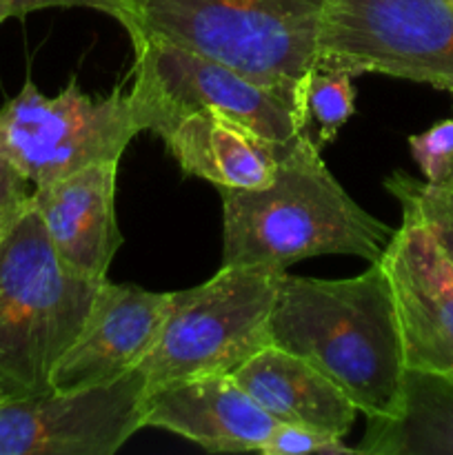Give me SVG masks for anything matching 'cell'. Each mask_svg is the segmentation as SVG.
<instances>
[{
	"mask_svg": "<svg viewBox=\"0 0 453 455\" xmlns=\"http://www.w3.org/2000/svg\"><path fill=\"white\" fill-rule=\"evenodd\" d=\"M4 20H9V16H7V12H4V9L0 7V25H3Z\"/></svg>",
	"mask_w": 453,
	"mask_h": 455,
	"instance_id": "24",
	"label": "cell"
},
{
	"mask_svg": "<svg viewBox=\"0 0 453 455\" xmlns=\"http://www.w3.org/2000/svg\"><path fill=\"white\" fill-rule=\"evenodd\" d=\"M0 7L7 12L9 18H22L31 12L52 7H89L115 16L118 0H0Z\"/></svg>",
	"mask_w": 453,
	"mask_h": 455,
	"instance_id": "22",
	"label": "cell"
},
{
	"mask_svg": "<svg viewBox=\"0 0 453 455\" xmlns=\"http://www.w3.org/2000/svg\"><path fill=\"white\" fill-rule=\"evenodd\" d=\"M386 191L400 203L402 216L416 218L438 240L442 251L453 262V189L416 180L402 172L391 173L385 180Z\"/></svg>",
	"mask_w": 453,
	"mask_h": 455,
	"instance_id": "17",
	"label": "cell"
},
{
	"mask_svg": "<svg viewBox=\"0 0 453 455\" xmlns=\"http://www.w3.org/2000/svg\"><path fill=\"white\" fill-rule=\"evenodd\" d=\"M367 455H453V371L404 369L395 416L369 418Z\"/></svg>",
	"mask_w": 453,
	"mask_h": 455,
	"instance_id": "16",
	"label": "cell"
},
{
	"mask_svg": "<svg viewBox=\"0 0 453 455\" xmlns=\"http://www.w3.org/2000/svg\"><path fill=\"white\" fill-rule=\"evenodd\" d=\"M409 147L425 180L442 185L453 164V118L442 120L416 136H409Z\"/></svg>",
	"mask_w": 453,
	"mask_h": 455,
	"instance_id": "19",
	"label": "cell"
},
{
	"mask_svg": "<svg viewBox=\"0 0 453 455\" xmlns=\"http://www.w3.org/2000/svg\"><path fill=\"white\" fill-rule=\"evenodd\" d=\"M442 185L451 187V189H453V164H451V169H449V173H447V178H444Z\"/></svg>",
	"mask_w": 453,
	"mask_h": 455,
	"instance_id": "23",
	"label": "cell"
},
{
	"mask_svg": "<svg viewBox=\"0 0 453 455\" xmlns=\"http://www.w3.org/2000/svg\"><path fill=\"white\" fill-rule=\"evenodd\" d=\"M278 422L229 373L145 394V427L171 431L211 453L260 451Z\"/></svg>",
	"mask_w": 453,
	"mask_h": 455,
	"instance_id": "13",
	"label": "cell"
},
{
	"mask_svg": "<svg viewBox=\"0 0 453 455\" xmlns=\"http://www.w3.org/2000/svg\"><path fill=\"white\" fill-rule=\"evenodd\" d=\"M140 369L78 391L0 398V455H114L145 427Z\"/></svg>",
	"mask_w": 453,
	"mask_h": 455,
	"instance_id": "9",
	"label": "cell"
},
{
	"mask_svg": "<svg viewBox=\"0 0 453 455\" xmlns=\"http://www.w3.org/2000/svg\"><path fill=\"white\" fill-rule=\"evenodd\" d=\"M133 53L129 96L145 132L160 136L182 116L209 107L240 118L275 142H291L306 132V83L298 89L262 84L211 58L155 40H138Z\"/></svg>",
	"mask_w": 453,
	"mask_h": 455,
	"instance_id": "7",
	"label": "cell"
},
{
	"mask_svg": "<svg viewBox=\"0 0 453 455\" xmlns=\"http://www.w3.org/2000/svg\"><path fill=\"white\" fill-rule=\"evenodd\" d=\"M355 109L354 76L314 65L306 78V114L318 124L315 147L322 149L349 123Z\"/></svg>",
	"mask_w": 453,
	"mask_h": 455,
	"instance_id": "18",
	"label": "cell"
},
{
	"mask_svg": "<svg viewBox=\"0 0 453 455\" xmlns=\"http://www.w3.org/2000/svg\"><path fill=\"white\" fill-rule=\"evenodd\" d=\"M222 265L284 271L327 253L378 262L393 229L364 212L333 178L314 138L302 132L258 189H220Z\"/></svg>",
	"mask_w": 453,
	"mask_h": 455,
	"instance_id": "2",
	"label": "cell"
},
{
	"mask_svg": "<svg viewBox=\"0 0 453 455\" xmlns=\"http://www.w3.org/2000/svg\"><path fill=\"white\" fill-rule=\"evenodd\" d=\"M160 138L187 176L203 178L218 189L269 185L293 142L271 140L251 124L213 107L182 116Z\"/></svg>",
	"mask_w": 453,
	"mask_h": 455,
	"instance_id": "14",
	"label": "cell"
},
{
	"mask_svg": "<svg viewBox=\"0 0 453 455\" xmlns=\"http://www.w3.org/2000/svg\"><path fill=\"white\" fill-rule=\"evenodd\" d=\"M167 305L169 293L105 280L83 331L53 369L52 389H89L136 371L155 345Z\"/></svg>",
	"mask_w": 453,
	"mask_h": 455,
	"instance_id": "11",
	"label": "cell"
},
{
	"mask_svg": "<svg viewBox=\"0 0 453 455\" xmlns=\"http://www.w3.org/2000/svg\"><path fill=\"white\" fill-rule=\"evenodd\" d=\"M324 0H118L131 43L155 40L274 87H305Z\"/></svg>",
	"mask_w": 453,
	"mask_h": 455,
	"instance_id": "3",
	"label": "cell"
},
{
	"mask_svg": "<svg viewBox=\"0 0 453 455\" xmlns=\"http://www.w3.org/2000/svg\"><path fill=\"white\" fill-rule=\"evenodd\" d=\"M231 376L275 422L338 438H345L355 422L358 409L340 387L314 364L275 345L258 351Z\"/></svg>",
	"mask_w": 453,
	"mask_h": 455,
	"instance_id": "15",
	"label": "cell"
},
{
	"mask_svg": "<svg viewBox=\"0 0 453 455\" xmlns=\"http://www.w3.org/2000/svg\"><path fill=\"white\" fill-rule=\"evenodd\" d=\"M145 132L136 102L115 87L89 96L76 78L58 96L31 80L0 107V156L43 187L96 163L120 160L133 136Z\"/></svg>",
	"mask_w": 453,
	"mask_h": 455,
	"instance_id": "6",
	"label": "cell"
},
{
	"mask_svg": "<svg viewBox=\"0 0 453 455\" xmlns=\"http://www.w3.org/2000/svg\"><path fill=\"white\" fill-rule=\"evenodd\" d=\"M31 191L29 180L0 156V240L29 204Z\"/></svg>",
	"mask_w": 453,
	"mask_h": 455,
	"instance_id": "21",
	"label": "cell"
},
{
	"mask_svg": "<svg viewBox=\"0 0 453 455\" xmlns=\"http://www.w3.org/2000/svg\"><path fill=\"white\" fill-rule=\"evenodd\" d=\"M102 283L60 260L29 198L0 240V398L52 389Z\"/></svg>",
	"mask_w": 453,
	"mask_h": 455,
	"instance_id": "4",
	"label": "cell"
},
{
	"mask_svg": "<svg viewBox=\"0 0 453 455\" xmlns=\"http://www.w3.org/2000/svg\"><path fill=\"white\" fill-rule=\"evenodd\" d=\"M282 271L222 265L198 287L169 293L155 345L140 369L147 391L234 373L271 345L269 318Z\"/></svg>",
	"mask_w": 453,
	"mask_h": 455,
	"instance_id": "5",
	"label": "cell"
},
{
	"mask_svg": "<svg viewBox=\"0 0 453 455\" xmlns=\"http://www.w3.org/2000/svg\"><path fill=\"white\" fill-rule=\"evenodd\" d=\"M447 3H451V4H453V0H447Z\"/></svg>",
	"mask_w": 453,
	"mask_h": 455,
	"instance_id": "25",
	"label": "cell"
},
{
	"mask_svg": "<svg viewBox=\"0 0 453 455\" xmlns=\"http://www.w3.org/2000/svg\"><path fill=\"white\" fill-rule=\"evenodd\" d=\"M378 262L389 280L404 364L453 371V262L438 240L402 216Z\"/></svg>",
	"mask_w": 453,
	"mask_h": 455,
	"instance_id": "10",
	"label": "cell"
},
{
	"mask_svg": "<svg viewBox=\"0 0 453 455\" xmlns=\"http://www.w3.org/2000/svg\"><path fill=\"white\" fill-rule=\"evenodd\" d=\"M118 164L120 160L89 164L31 191V204L60 260L93 283L107 280L111 260L123 244L115 220Z\"/></svg>",
	"mask_w": 453,
	"mask_h": 455,
	"instance_id": "12",
	"label": "cell"
},
{
	"mask_svg": "<svg viewBox=\"0 0 453 455\" xmlns=\"http://www.w3.org/2000/svg\"><path fill=\"white\" fill-rule=\"evenodd\" d=\"M260 453L265 455H305V453H358L354 447H346L342 438L324 431L306 429L298 425H284L278 422L266 443L262 444Z\"/></svg>",
	"mask_w": 453,
	"mask_h": 455,
	"instance_id": "20",
	"label": "cell"
},
{
	"mask_svg": "<svg viewBox=\"0 0 453 455\" xmlns=\"http://www.w3.org/2000/svg\"><path fill=\"white\" fill-rule=\"evenodd\" d=\"M315 65L385 74L453 96V4L447 0H324Z\"/></svg>",
	"mask_w": 453,
	"mask_h": 455,
	"instance_id": "8",
	"label": "cell"
},
{
	"mask_svg": "<svg viewBox=\"0 0 453 455\" xmlns=\"http://www.w3.org/2000/svg\"><path fill=\"white\" fill-rule=\"evenodd\" d=\"M271 345L314 364L367 418L395 416L404 349L380 262L355 278H296L282 271L269 318Z\"/></svg>",
	"mask_w": 453,
	"mask_h": 455,
	"instance_id": "1",
	"label": "cell"
}]
</instances>
